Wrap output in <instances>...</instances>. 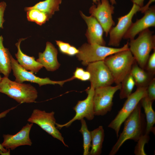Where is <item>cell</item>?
Instances as JSON below:
<instances>
[{
    "label": "cell",
    "mask_w": 155,
    "mask_h": 155,
    "mask_svg": "<svg viewBox=\"0 0 155 155\" xmlns=\"http://www.w3.org/2000/svg\"><path fill=\"white\" fill-rule=\"evenodd\" d=\"M141 106L140 102L125 120L123 131L109 155H115L126 140H132L137 142L145 134L146 124L144 116L141 111Z\"/></svg>",
    "instance_id": "cell-1"
},
{
    "label": "cell",
    "mask_w": 155,
    "mask_h": 155,
    "mask_svg": "<svg viewBox=\"0 0 155 155\" xmlns=\"http://www.w3.org/2000/svg\"><path fill=\"white\" fill-rule=\"evenodd\" d=\"M8 77L2 78L0 82V93L5 94L20 103L35 102L38 91L29 84L19 83L10 80Z\"/></svg>",
    "instance_id": "cell-2"
},
{
    "label": "cell",
    "mask_w": 155,
    "mask_h": 155,
    "mask_svg": "<svg viewBox=\"0 0 155 155\" xmlns=\"http://www.w3.org/2000/svg\"><path fill=\"white\" fill-rule=\"evenodd\" d=\"M154 32L147 28L140 32L137 37L130 40L129 49L138 65L145 69L152 50L155 49V36Z\"/></svg>",
    "instance_id": "cell-3"
},
{
    "label": "cell",
    "mask_w": 155,
    "mask_h": 155,
    "mask_svg": "<svg viewBox=\"0 0 155 155\" xmlns=\"http://www.w3.org/2000/svg\"><path fill=\"white\" fill-rule=\"evenodd\" d=\"M135 61L129 49L115 53L104 60L110 71L116 84L121 83L130 72Z\"/></svg>",
    "instance_id": "cell-4"
},
{
    "label": "cell",
    "mask_w": 155,
    "mask_h": 155,
    "mask_svg": "<svg viewBox=\"0 0 155 155\" xmlns=\"http://www.w3.org/2000/svg\"><path fill=\"white\" fill-rule=\"evenodd\" d=\"M129 49L128 42L120 48L109 47L97 44L85 43L78 49L76 55L82 64L87 66L89 63L104 60L108 56L119 51Z\"/></svg>",
    "instance_id": "cell-5"
},
{
    "label": "cell",
    "mask_w": 155,
    "mask_h": 155,
    "mask_svg": "<svg viewBox=\"0 0 155 155\" xmlns=\"http://www.w3.org/2000/svg\"><path fill=\"white\" fill-rule=\"evenodd\" d=\"M147 87H137L136 91L127 98L122 108L108 126L114 130L117 137L121 125L135 109L141 99L146 96Z\"/></svg>",
    "instance_id": "cell-6"
},
{
    "label": "cell",
    "mask_w": 155,
    "mask_h": 155,
    "mask_svg": "<svg viewBox=\"0 0 155 155\" xmlns=\"http://www.w3.org/2000/svg\"><path fill=\"white\" fill-rule=\"evenodd\" d=\"M121 87L120 83L115 86L109 85L95 88L93 96L95 115H104L111 110L114 95Z\"/></svg>",
    "instance_id": "cell-7"
},
{
    "label": "cell",
    "mask_w": 155,
    "mask_h": 155,
    "mask_svg": "<svg viewBox=\"0 0 155 155\" xmlns=\"http://www.w3.org/2000/svg\"><path fill=\"white\" fill-rule=\"evenodd\" d=\"M55 113L53 111L47 112L44 110L35 109L33 111L27 121L37 124L54 138L60 141L65 146L68 147L65 143L62 134L56 127Z\"/></svg>",
    "instance_id": "cell-8"
},
{
    "label": "cell",
    "mask_w": 155,
    "mask_h": 155,
    "mask_svg": "<svg viewBox=\"0 0 155 155\" xmlns=\"http://www.w3.org/2000/svg\"><path fill=\"white\" fill-rule=\"evenodd\" d=\"M94 88L91 85L90 88L87 89L86 98L82 100L78 101L73 109L75 112L74 116L69 121L63 124L56 123L58 129H60L64 127H68L76 120H80L85 118L88 120H92L95 116L94 110L93 96Z\"/></svg>",
    "instance_id": "cell-9"
},
{
    "label": "cell",
    "mask_w": 155,
    "mask_h": 155,
    "mask_svg": "<svg viewBox=\"0 0 155 155\" xmlns=\"http://www.w3.org/2000/svg\"><path fill=\"white\" fill-rule=\"evenodd\" d=\"M11 65L13 75L15 77V81L19 83H23L28 81L38 84L40 87L47 84H58L62 86L66 82L73 80V77L65 80L55 81L51 80L49 78H41L37 77L34 73L26 70L22 68L19 64L17 61L11 55Z\"/></svg>",
    "instance_id": "cell-10"
},
{
    "label": "cell",
    "mask_w": 155,
    "mask_h": 155,
    "mask_svg": "<svg viewBox=\"0 0 155 155\" xmlns=\"http://www.w3.org/2000/svg\"><path fill=\"white\" fill-rule=\"evenodd\" d=\"M114 9V7L109 0H101L97 5L94 4L89 9L91 15L94 17L101 25L106 36L115 25L112 16Z\"/></svg>",
    "instance_id": "cell-11"
},
{
    "label": "cell",
    "mask_w": 155,
    "mask_h": 155,
    "mask_svg": "<svg viewBox=\"0 0 155 155\" xmlns=\"http://www.w3.org/2000/svg\"><path fill=\"white\" fill-rule=\"evenodd\" d=\"M140 8L133 3L131 9L127 13L118 18L117 24L113 27L109 32L108 45L116 47L119 46L124 36L132 22L133 18L137 12L140 11Z\"/></svg>",
    "instance_id": "cell-12"
},
{
    "label": "cell",
    "mask_w": 155,
    "mask_h": 155,
    "mask_svg": "<svg viewBox=\"0 0 155 155\" xmlns=\"http://www.w3.org/2000/svg\"><path fill=\"white\" fill-rule=\"evenodd\" d=\"M86 70L90 74L91 85L95 88L111 85L114 83L112 75L104 60L89 63Z\"/></svg>",
    "instance_id": "cell-13"
},
{
    "label": "cell",
    "mask_w": 155,
    "mask_h": 155,
    "mask_svg": "<svg viewBox=\"0 0 155 155\" xmlns=\"http://www.w3.org/2000/svg\"><path fill=\"white\" fill-rule=\"evenodd\" d=\"M141 18L132 22L123 37V39L131 40L144 30L155 26V6L150 7L144 13Z\"/></svg>",
    "instance_id": "cell-14"
},
{
    "label": "cell",
    "mask_w": 155,
    "mask_h": 155,
    "mask_svg": "<svg viewBox=\"0 0 155 155\" xmlns=\"http://www.w3.org/2000/svg\"><path fill=\"white\" fill-rule=\"evenodd\" d=\"M33 123H27L14 135L3 134L2 146L7 149L13 150L22 146H31L32 144L30 137V133Z\"/></svg>",
    "instance_id": "cell-15"
},
{
    "label": "cell",
    "mask_w": 155,
    "mask_h": 155,
    "mask_svg": "<svg viewBox=\"0 0 155 155\" xmlns=\"http://www.w3.org/2000/svg\"><path fill=\"white\" fill-rule=\"evenodd\" d=\"M81 15L88 26L86 36L88 43L105 46L106 42L103 38V29L96 19L92 15L86 16L82 12Z\"/></svg>",
    "instance_id": "cell-16"
},
{
    "label": "cell",
    "mask_w": 155,
    "mask_h": 155,
    "mask_svg": "<svg viewBox=\"0 0 155 155\" xmlns=\"http://www.w3.org/2000/svg\"><path fill=\"white\" fill-rule=\"evenodd\" d=\"M58 51L53 44L47 42L45 49L43 53H38V58L36 61L49 71H53L60 66L57 58Z\"/></svg>",
    "instance_id": "cell-17"
},
{
    "label": "cell",
    "mask_w": 155,
    "mask_h": 155,
    "mask_svg": "<svg viewBox=\"0 0 155 155\" xmlns=\"http://www.w3.org/2000/svg\"><path fill=\"white\" fill-rule=\"evenodd\" d=\"M26 38L20 39L15 45L17 49L15 54L17 60L20 65L25 69L30 71L33 73H37L43 67L42 65L35 59L33 56H30L24 53L21 51L20 44L22 41Z\"/></svg>",
    "instance_id": "cell-18"
},
{
    "label": "cell",
    "mask_w": 155,
    "mask_h": 155,
    "mask_svg": "<svg viewBox=\"0 0 155 155\" xmlns=\"http://www.w3.org/2000/svg\"><path fill=\"white\" fill-rule=\"evenodd\" d=\"M137 87H147L154 78L153 75L141 67L135 61L130 71Z\"/></svg>",
    "instance_id": "cell-19"
},
{
    "label": "cell",
    "mask_w": 155,
    "mask_h": 155,
    "mask_svg": "<svg viewBox=\"0 0 155 155\" xmlns=\"http://www.w3.org/2000/svg\"><path fill=\"white\" fill-rule=\"evenodd\" d=\"M153 102L146 96L143 97L140 101L141 106L144 110L146 120L145 133L148 135L150 132H154L153 126L155 123V112L152 107Z\"/></svg>",
    "instance_id": "cell-20"
},
{
    "label": "cell",
    "mask_w": 155,
    "mask_h": 155,
    "mask_svg": "<svg viewBox=\"0 0 155 155\" xmlns=\"http://www.w3.org/2000/svg\"><path fill=\"white\" fill-rule=\"evenodd\" d=\"M62 0H45L40 1L33 6L25 8L24 10L35 9L46 14L49 17H51L55 11L59 10V5Z\"/></svg>",
    "instance_id": "cell-21"
},
{
    "label": "cell",
    "mask_w": 155,
    "mask_h": 155,
    "mask_svg": "<svg viewBox=\"0 0 155 155\" xmlns=\"http://www.w3.org/2000/svg\"><path fill=\"white\" fill-rule=\"evenodd\" d=\"M3 38L0 36V73L8 77L11 70V57L9 49L3 44Z\"/></svg>",
    "instance_id": "cell-22"
},
{
    "label": "cell",
    "mask_w": 155,
    "mask_h": 155,
    "mask_svg": "<svg viewBox=\"0 0 155 155\" xmlns=\"http://www.w3.org/2000/svg\"><path fill=\"white\" fill-rule=\"evenodd\" d=\"M92 143L90 152V155H99L102 152L104 138V131L102 126L91 131Z\"/></svg>",
    "instance_id": "cell-23"
},
{
    "label": "cell",
    "mask_w": 155,
    "mask_h": 155,
    "mask_svg": "<svg viewBox=\"0 0 155 155\" xmlns=\"http://www.w3.org/2000/svg\"><path fill=\"white\" fill-rule=\"evenodd\" d=\"M119 97L122 99L127 98L131 94L135 85V82L130 72L125 77L121 82Z\"/></svg>",
    "instance_id": "cell-24"
},
{
    "label": "cell",
    "mask_w": 155,
    "mask_h": 155,
    "mask_svg": "<svg viewBox=\"0 0 155 155\" xmlns=\"http://www.w3.org/2000/svg\"><path fill=\"white\" fill-rule=\"evenodd\" d=\"M80 121L81 125L79 131L82 134L83 137V155H89L90 149L91 146L92 137L91 132L88 130L85 120L83 119Z\"/></svg>",
    "instance_id": "cell-25"
},
{
    "label": "cell",
    "mask_w": 155,
    "mask_h": 155,
    "mask_svg": "<svg viewBox=\"0 0 155 155\" xmlns=\"http://www.w3.org/2000/svg\"><path fill=\"white\" fill-rule=\"evenodd\" d=\"M26 11L28 20L34 22L40 25L45 23L50 18L46 14L36 9H30Z\"/></svg>",
    "instance_id": "cell-26"
},
{
    "label": "cell",
    "mask_w": 155,
    "mask_h": 155,
    "mask_svg": "<svg viewBox=\"0 0 155 155\" xmlns=\"http://www.w3.org/2000/svg\"><path fill=\"white\" fill-rule=\"evenodd\" d=\"M150 139L148 134L145 133L138 140L135 147L134 153L136 155H146L144 150L145 144L148 143Z\"/></svg>",
    "instance_id": "cell-27"
},
{
    "label": "cell",
    "mask_w": 155,
    "mask_h": 155,
    "mask_svg": "<svg viewBox=\"0 0 155 155\" xmlns=\"http://www.w3.org/2000/svg\"><path fill=\"white\" fill-rule=\"evenodd\" d=\"M72 77L74 79H76L82 81H85L90 80V74L88 71L85 70L82 68L77 67Z\"/></svg>",
    "instance_id": "cell-28"
},
{
    "label": "cell",
    "mask_w": 155,
    "mask_h": 155,
    "mask_svg": "<svg viewBox=\"0 0 155 155\" xmlns=\"http://www.w3.org/2000/svg\"><path fill=\"white\" fill-rule=\"evenodd\" d=\"M153 76L155 73V49L150 55L144 69Z\"/></svg>",
    "instance_id": "cell-29"
},
{
    "label": "cell",
    "mask_w": 155,
    "mask_h": 155,
    "mask_svg": "<svg viewBox=\"0 0 155 155\" xmlns=\"http://www.w3.org/2000/svg\"><path fill=\"white\" fill-rule=\"evenodd\" d=\"M146 96L153 102L155 100V78H153L152 79L147 86Z\"/></svg>",
    "instance_id": "cell-30"
},
{
    "label": "cell",
    "mask_w": 155,
    "mask_h": 155,
    "mask_svg": "<svg viewBox=\"0 0 155 155\" xmlns=\"http://www.w3.org/2000/svg\"><path fill=\"white\" fill-rule=\"evenodd\" d=\"M56 42L60 51L63 54L67 55L69 48L71 45L68 43L60 40H56Z\"/></svg>",
    "instance_id": "cell-31"
},
{
    "label": "cell",
    "mask_w": 155,
    "mask_h": 155,
    "mask_svg": "<svg viewBox=\"0 0 155 155\" xmlns=\"http://www.w3.org/2000/svg\"><path fill=\"white\" fill-rule=\"evenodd\" d=\"M7 6L6 3L2 1L0 2V28L3 29V24L5 20L4 19V13Z\"/></svg>",
    "instance_id": "cell-32"
},
{
    "label": "cell",
    "mask_w": 155,
    "mask_h": 155,
    "mask_svg": "<svg viewBox=\"0 0 155 155\" xmlns=\"http://www.w3.org/2000/svg\"><path fill=\"white\" fill-rule=\"evenodd\" d=\"M79 52V50L75 47L71 45L68 51L67 55L73 56L76 55Z\"/></svg>",
    "instance_id": "cell-33"
},
{
    "label": "cell",
    "mask_w": 155,
    "mask_h": 155,
    "mask_svg": "<svg viewBox=\"0 0 155 155\" xmlns=\"http://www.w3.org/2000/svg\"><path fill=\"white\" fill-rule=\"evenodd\" d=\"M155 0H149L148 3L145 5L140 8V11L142 13H144L150 7V5L152 3L155 1Z\"/></svg>",
    "instance_id": "cell-34"
},
{
    "label": "cell",
    "mask_w": 155,
    "mask_h": 155,
    "mask_svg": "<svg viewBox=\"0 0 155 155\" xmlns=\"http://www.w3.org/2000/svg\"><path fill=\"white\" fill-rule=\"evenodd\" d=\"M16 106L12 107L0 113V119L4 117L10 111L16 108Z\"/></svg>",
    "instance_id": "cell-35"
},
{
    "label": "cell",
    "mask_w": 155,
    "mask_h": 155,
    "mask_svg": "<svg viewBox=\"0 0 155 155\" xmlns=\"http://www.w3.org/2000/svg\"><path fill=\"white\" fill-rule=\"evenodd\" d=\"M133 3L135 4L140 7L144 6V2L145 0H130Z\"/></svg>",
    "instance_id": "cell-36"
},
{
    "label": "cell",
    "mask_w": 155,
    "mask_h": 155,
    "mask_svg": "<svg viewBox=\"0 0 155 155\" xmlns=\"http://www.w3.org/2000/svg\"><path fill=\"white\" fill-rule=\"evenodd\" d=\"M0 151L2 152L5 154H9V149L7 150L4 148L2 145L1 144H0Z\"/></svg>",
    "instance_id": "cell-37"
},
{
    "label": "cell",
    "mask_w": 155,
    "mask_h": 155,
    "mask_svg": "<svg viewBox=\"0 0 155 155\" xmlns=\"http://www.w3.org/2000/svg\"><path fill=\"white\" fill-rule=\"evenodd\" d=\"M110 3L112 5L116 4L117 3L116 0H109Z\"/></svg>",
    "instance_id": "cell-38"
},
{
    "label": "cell",
    "mask_w": 155,
    "mask_h": 155,
    "mask_svg": "<svg viewBox=\"0 0 155 155\" xmlns=\"http://www.w3.org/2000/svg\"><path fill=\"white\" fill-rule=\"evenodd\" d=\"M92 0L94 3L97 5V4H98L100 2L101 0Z\"/></svg>",
    "instance_id": "cell-39"
},
{
    "label": "cell",
    "mask_w": 155,
    "mask_h": 155,
    "mask_svg": "<svg viewBox=\"0 0 155 155\" xmlns=\"http://www.w3.org/2000/svg\"><path fill=\"white\" fill-rule=\"evenodd\" d=\"M1 78H2V77H1V75H0V82L1 80Z\"/></svg>",
    "instance_id": "cell-40"
}]
</instances>
